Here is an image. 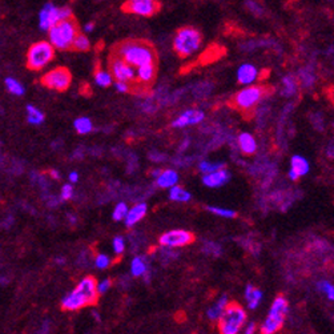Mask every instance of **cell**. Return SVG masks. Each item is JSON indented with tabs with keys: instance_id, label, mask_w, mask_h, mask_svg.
<instances>
[{
	"instance_id": "ac0fdd59",
	"label": "cell",
	"mask_w": 334,
	"mask_h": 334,
	"mask_svg": "<svg viewBox=\"0 0 334 334\" xmlns=\"http://www.w3.org/2000/svg\"><path fill=\"white\" fill-rule=\"evenodd\" d=\"M148 212V206L144 203H140V204L133 205L132 208H128V212H127V216H125V225L128 228H132L135 226L137 223H140L141 220L144 219L145 215Z\"/></svg>"
},
{
	"instance_id": "4fadbf2b",
	"label": "cell",
	"mask_w": 334,
	"mask_h": 334,
	"mask_svg": "<svg viewBox=\"0 0 334 334\" xmlns=\"http://www.w3.org/2000/svg\"><path fill=\"white\" fill-rule=\"evenodd\" d=\"M123 11L137 16H153L160 11L159 0H127L123 4Z\"/></svg>"
},
{
	"instance_id": "7a4b0ae2",
	"label": "cell",
	"mask_w": 334,
	"mask_h": 334,
	"mask_svg": "<svg viewBox=\"0 0 334 334\" xmlns=\"http://www.w3.org/2000/svg\"><path fill=\"white\" fill-rule=\"evenodd\" d=\"M97 281L93 277H85L79 282L75 289L65 296L61 301V308L68 312L83 309L85 306L96 305L99 299L97 293Z\"/></svg>"
},
{
	"instance_id": "9a60e30c",
	"label": "cell",
	"mask_w": 334,
	"mask_h": 334,
	"mask_svg": "<svg viewBox=\"0 0 334 334\" xmlns=\"http://www.w3.org/2000/svg\"><path fill=\"white\" fill-rule=\"evenodd\" d=\"M230 180L229 170L221 168V169L213 170L210 173H205L203 177V183L206 185L208 188H220L225 185Z\"/></svg>"
},
{
	"instance_id": "b9f144b4",
	"label": "cell",
	"mask_w": 334,
	"mask_h": 334,
	"mask_svg": "<svg viewBox=\"0 0 334 334\" xmlns=\"http://www.w3.org/2000/svg\"><path fill=\"white\" fill-rule=\"evenodd\" d=\"M115 87L117 92H120V93H128L130 91V85L128 83H124V81H117L116 80Z\"/></svg>"
},
{
	"instance_id": "2e32d148",
	"label": "cell",
	"mask_w": 334,
	"mask_h": 334,
	"mask_svg": "<svg viewBox=\"0 0 334 334\" xmlns=\"http://www.w3.org/2000/svg\"><path fill=\"white\" fill-rule=\"evenodd\" d=\"M156 79V63H147L137 67L136 70V81L139 84L148 87Z\"/></svg>"
},
{
	"instance_id": "d4e9b609",
	"label": "cell",
	"mask_w": 334,
	"mask_h": 334,
	"mask_svg": "<svg viewBox=\"0 0 334 334\" xmlns=\"http://www.w3.org/2000/svg\"><path fill=\"white\" fill-rule=\"evenodd\" d=\"M298 90V81L295 76L286 75L282 79V95L293 96Z\"/></svg>"
},
{
	"instance_id": "7dc6e473",
	"label": "cell",
	"mask_w": 334,
	"mask_h": 334,
	"mask_svg": "<svg viewBox=\"0 0 334 334\" xmlns=\"http://www.w3.org/2000/svg\"><path fill=\"white\" fill-rule=\"evenodd\" d=\"M50 176L54 180H59L60 179V173H59V172H57V170H55V169H51Z\"/></svg>"
},
{
	"instance_id": "7bdbcfd3",
	"label": "cell",
	"mask_w": 334,
	"mask_h": 334,
	"mask_svg": "<svg viewBox=\"0 0 334 334\" xmlns=\"http://www.w3.org/2000/svg\"><path fill=\"white\" fill-rule=\"evenodd\" d=\"M256 324L255 322H250V324L246 325V329H244V333L245 334H253L256 332Z\"/></svg>"
},
{
	"instance_id": "4316f807",
	"label": "cell",
	"mask_w": 334,
	"mask_h": 334,
	"mask_svg": "<svg viewBox=\"0 0 334 334\" xmlns=\"http://www.w3.org/2000/svg\"><path fill=\"white\" fill-rule=\"evenodd\" d=\"M74 127H75L76 132L79 135H88L93 130V124L88 117H79V119L75 120L74 123Z\"/></svg>"
},
{
	"instance_id": "f35d334b",
	"label": "cell",
	"mask_w": 334,
	"mask_h": 334,
	"mask_svg": "<svg viewBox=\"0 0 334 334\" xmlns=\"http://www.w3.org/2000/svg\"><path fill=\"white\" fill-rule=\"evenodd\" d=\"M112 246H113V250H115L116 255H121L125 249L124 239H123V237H120V236L115 237V239H113V242H112Z\"/></svg>"
},
{
	"instance_id": "1f68e13d",
	"label": "cell",
	"mask_w": 334,
	"mask_h": 334,
	"mask_svg": "<svg viewBox=\"0 0 334 334\" xmlns=\"http://www.w3.org/2000/svg\"><path fill=\"white\" fill-rule=\"evenodd\" d=\"M206 209L209 210L210 213H213L220 217L224 219H235L237 216V212L233 209H228V208H221V206H206Z\"/></svg>"
},
{
	"instance_id": "484cf974",
	"label": "cell",
	"mask_w": 334,
	"mask_h": 334,
	"mask_svg": "<svg viewBox=\"0 0 334 334\" xmlns=\"http://www.w3.org/2000/svg\"><path fill=\"white\" fill-rule=\"evenodd\" d=\"M147 270H148V266H147V262H145V260L143 257L137 256V257L132 260V264H130V273H132V276L141 277V276H144L147 273Z\"/></svg>"
},
{
	"instance_id": "f546056e",
	"label": "cell",
	"mask_w": 334,
	"mask_h": 334,
	"mask_svg": "<svg viewBox=\"0 0 334 334\" xmlns=\"http://www.w3.org/2000/svg\"><path fill=\"white\" fill-rule=\"evenodd\" d=\"M71 48H74L75 51H79V52H87V51H90L91 48L90 39L87 37V35L77 34Z\"/></svg>"
},
{
	"instance_id": "74e56055",
	"label": "cell",
	"mask_w": 334,
	"mask_h": 334,
	"mask_svg": "<svg viewBox=\"0 0 334 334\" xmlns=\"http://www.w3.org/2000/svg\"><path fill=\"white\" fill-rule=\"evenodd\" d=\"M95 265L96 268H99V269H107L111 265V259L107 255H103V253L97 255L95 259Z\"/></svg>"
},
{
	"instance_id": "c3c4849f",
	"label": "cell",
	"mask_w": 334,
	"mask_h": 334,
	"mask_svg": "<svg viewBox=\"0 0 334 334\" xmlns=\"http://www.w3.org/2000/svg\"><path fill=\"white\" fill-rule=\"evenodd\" d=\"M160 172H161V170L157 169V168H156V169L150 170V176H152V177H153V179H156V177H157V176L160 175Z\"/></svg>"
},
{
	"instance_id": "6da1fadb",
	"label": "cell",
	"mask_w": 334,
	"mask_h": 334,
	"mask_svg": "<svg viewBox=\"0 0 334 334\" xmlns=\"http://www.w3.org/2000/svg\"><path fill=\"white\" fill-rule=\"evenodd\" d=\"M113 54L120 56L132 67H140L147 63H156L157 54L155 48L143 40H125L113 48Z\"/></svg>"
},
{
	"instance_id": "7402d4cb",
	"label": "cell",
	"mask_w": 334,
	"mask_h": 334,
	"mask_svg": "<svg viewBox=\"0 0 334 334\" xmlns=\"http://www.w3.org/2000/svg\"><path fill=\"white\" fill-rule=\"evenodd\" d=\"M245 299L248 301V306L250 309H256L262 299V292L256 289L253 285H248L245 288Z\"/></svg>"
},
{
	"instance_id": "f1b7e54d",
	"label": "cell",
	"mask_w": 334,
	"mask_h": 334,
	"mask_svg": "<svg viewBox=\"0 0 334 334\" xmlns=\"http://www.w3.org/2000/svg\"><path fill=\"white\" fill-rule=\"evenodd\" d=\"M27 120H28L30 124L39 125L44 121V115H43V112L40 110H37L36 107H34V105H28V107H27Z\"/></svg>"
},
{
	"instance_id": "d590c367",
	"label": "cell",
	"mask_w": 334,
	"mask_h": 334,
	"mask_svg": "<svg viewBox=\"0 0 334 334\" xmlns=\"http://www.w3.org/2000/svg\"><path fill=\"white\" fill-rule=\"evenodd\" d=\"M317 288H318V290L321 292V293H324L328 298L330 299V301H333L334 299V286L332 284H330L329 281H319L318 284H317Z\"/></svg>"
},
{
	"instance_id": "5bb4252c",
	"label": "cell",
	"mask_w": 334,
	"mask_h": 334,
	"mask_svg": "<svg viewBox=\"0 0 334 334\" xmlns=\"http://www.w3.org/2000/svg\"><path fill=\"white\" fill-rule=\"evenodd\" d=\"M205 115L203 111L199 110H188L183 112L177 119L173 120L172 127L173 128H184L188 125H195L200 124L201 121H204Z\"/></svg>"
},
{
	"instance_id": "e0dca14e",
	"label": "cell",
	"mask_w": 334,
	"mask_h": 334,
	"mask_svg": "<svg viewBox=\"0 0 334 334\" xmlns=\"http://www.w3.org/2000/svg\"><path fill=\"white\" fill-rule=\"evenodd\" d=\"M260 72L253 64H242L237 70V81L242 85L255 84L259 79Z\"/></svg>"
},
{
	"instance_id": "ee69618b",
	"label": "cell",
	"mask_w": 334,
	"mask_h": 334,
	"mask_svg": "<svg viewBox=\"0 0 334 334\" xmlns=\"http://www.w3.org/2000/svg\"><path fill=\"white\" fill-rule=\"evenodd\" d=\"M70 181H71V184H75V183H77V181H79V173H77V172H71Z\"/></svg>"
},
{
	"instance_id": "ab89813d",
	"label": "cell",
	"mask_w": 334,
	"mask_h": 334,
	"mask_svg": "<svg viewBox=\"0 0 334 334\" xmlns=\"http://www.w3.org/2000/svg\"><path fill=\"white\" fill-rule=\"evenodd\" d=\"M111 286H112V281H111L110 278L103 279L101 282H99V284L96 285V288H97V293H99V295H104V293H107V292L110 290Z\"/></svg>"
},
{
	"instance_id": "44dd1931",
	"label": "cell",
	"mask_w": 334,
	"mask_h": 334,
	"mask_svg": "<svg viewBox=\"0 0 334 334\" xmlns=\"http://www.w3.org/2000/svg\"><path fill=\"white\" fill-rule=\"evenodd\" d=\"M309 161L305 159L304 156L295 155L292 157V161H290V170L295 172L298 177H302V176L306 175V173L309 172Z\"/></svg>"
},
{
	"instance_id": "8992f818",
	"label": "cell",
	"mask_w": 334,
	"mask_h": 334,
	"mask_svg": "<svg viewBox=\"0 0 334 334\" xmlns=\"http://www.w3.org/2000/svg\"><path fill=\"white\" fill-rule=\"evenodd\" d=\"M266 93H268L266 87L255 84L245 85V88L236 93L230 104L242 113H249L260 104V101L264 99Z\"/></svg>"
},
{
	"instance_id": "ffe728a7",
	"label": "cell",
	"mask_w": 334,
	"mask_h": 334,
	"mask_svg": "<svg viewBox=\"0 0 334 334\" xmlns=\"http://www.w3.org/2000/svg\"><path fill=\"white\" fill-rule=\"evenodd\" d=\"M179 183V173L175 169H165L160 172V175L156 177V184L160 188L169 189L173 185Z\"/></svg>"
},
{
	"instance_id": "836d02e7",
	"label": "cell",
	"mask_w": 334,
	"mask_h": 334,
	"mask_svg": "<svg viewBox=\"0 0 334 334\" xmlns=\"http://www.w3.org/2000/svg\"><path fill=\"white\" fill-rule=\"evenodd\" d=\"M5 87H7V90L10 91L12 95L21 96L24 93V87L21 85V83H19L16 79H12V77L5 79Z\"/></svg>"
},
{
	"instance_id": "ba28073f",
	"label": "cell",
	"mask_w": 334,
	"mask_h": 334,
	"mask_svg": "<svg viewBox=\"0 0 334 334\" xmlns=\"http://www.w3.org/2000/svg\"><path fill=\"white\" fill-rule=\"evenodd\" d=\"M55 56V48L50 41H39L30 47L27 52V67L32 71H40L48 65Z\"/></svg>"
},
{
	"instance_id": "e575fe53",
	"label": "cell",
	"mask_w": 334,
	"mask_h": 334,
	"mask_svg": "<svg viewBox=\"0 0 334 334\" xmlns=\"http://www.w3.org/2000/svg\"><path fill=\"white\" fill-rule=\"evenodd\" d=\"M225 165L223 164V163H212V161H206V160H204V161H201L199 165V169L201 173H210V172H213V170H217V169H221V168H224Z\"/></svg>"
},
{
	"instance_id": "8fae6325",
	"label": "cell",
	"mask_w": 334,
	"mask_h": 334,
	"mask_svg": "<svg viewBox=\"0 0 334 334\" xmlns=\"http://www.w3.org/2000/svg\"><path fill=\"white\" fill-rule=\"evenodd\" d=\"M110 72L112 77L117 81H124L133 84L136 81V68L128 64L120 56L112 54L110 57Z\"/></svg>"
},
{
	"instance_id": "3957f363",
	"label": "cell",
	"mask_w": 334,
	"mask_h": 334,
	"mask_svg": "<svg viewBox=\"0 0 334 334\" xmlns=\"http://www.w3.org/2000/svg\"><path fill=\"white\" fill-rule=\"evenodd\" d=\"M246 312L237 302H228L223 315L217 319V328L221 334H237L246 324Z\"/></svg>"
},
{
	"instance_id": "60d3db41",
	"label": "cell",
	"mask_w": 334,
	"mask_h": 334,
	"mask_svg": "<svg viewBox=\"0 0 334 334\" xmlns=\"http://www.w3.org/2000/svg\"><path fill=\"white\" fill-rule=\"evenodd\" d=\"M72 197H74V186H72V184H65L61 188V199L71 200Z\"/></svg>"
},
{
	"instance_id": "bcb514c9",
	"label": "cell",
	"mask_w": 334,
	"mask_h": 334,
	"mask_svg": "<svg viewBox=\"0 0 334 334\" xmlns=\"http://www.w3.org/2000/svg\"><path fill=\"white\" fill-rule=\"evenodd\" d=\"M150 160H153V161H163V155H160V153H150Z\"/></svg>"
},
{
	"instance_id": "d6a6232c",
	"label": "cell",
	"mask_w": 334,
	"mask_h": 334,
	"mask_svg": "<svg viewBox=\"0 0 334 334\" xmlns=\"http://www.w3.org/2000/svg\"><path fill=\"white\" fill-rule=\"evenodd\" d=\"M245 8L249 11L252 15L256 16V18H261L265 14L264 7L260 4L259 1H256V0H245Z\"/></svg>"
},
{
	"instance_id": "277c9868",
	"label": "cell",
	"mask_w": 334,
	"mask_h": 334,
	"mask_svg": "<svg viewBox=\"0 0 334 334\" xmlns=\"http://www.w3.org/2000/svg\"><path fill=\"white\" fill-rule=\"evenodd\" d=\"M79 34V25L74 18L61 20L48 30L50 43L55 50H70L76 35Z\"/></svg>"
},
{
	"instance_id": "cb8c5ba5",
	"label": "cell",
	"mask_w": 334,
	"mask_h": 334,
	"mask_svg": "<svg viewBox=\"0 0 334 334\" xmlns=\"http://www.w3.org/2000/svg\"><path fill=\"white\" fill-rule=\"evenodd\" d=\"M190 193L180 186V185H173L172 188H169V199L172 201H177V203H188L190 200Z\"/></svg>"
},
{
	"instance_id": "603a6c76",
	"label": "cell",
	"mask_w": 334,
	"mask_h": 334,
	"mask_svg": "<svg viewBox=\"0 0 334 334\" xmlns=\"http://www.w3.org/2000/svg\"><path fill=\"white\" fill-rule=\"evenodd\" d=\"M228 302H229V298H228L226 296L220 297V298L217 299V302L213 304V306H210V309L208 310V318H209L210 321H213V322H217V319L221 317V315H223V312H224L225 306L228 305Z\"/></svg>"
},
{
	"instance_id": "f6af8a7d",
	"label": "cell",
	"mask_w": 334,
	"mask_h": 334,
	"mask_svg": "<svg viewBox=\"0 0 334 334\" xmlns=\"http://www.w3.org/2000/svg\"><path fill=\"white\" fill-rule=\"evenodd\" d=\"M93 28H95V23H92V21H91V23H87V24L84 25V28H83V30H84L85 32H92Z\"/></svg>"
},
{
	"instance_id": "30bf717a",
	"label": "cell",
	"mask_w": 334,
	"mask_h": 334,
	"mask_svg": "<svg viewBox=\"0 0 334 334\" xmlns=\"http://www.w3.org/2000/svg\"><path fill=\"white\" fill-rule=\"evenodd\" d=\"M41 83L47 88H50V90L63 92V91H67L70 88L71 83H72V75H71L68 68H65V67H56L54 70L48 71L43 76Z\"/></svg>"
},
{
	"instance_id": "83f0119b",
	"label": "cell",
	"mask_w": 334,
	"mask_h": 334,
	"mask_svg": "<svg viewBox=\"0 0 334 334\" xmlns=\"http://www.w3.org/2000/svg\"><path fill=\"white\" fill-rule=\"evenodd\" d=\"M95 81L96 84L101 87V88H107L113 83V77L111 75L110 71L105 70H96L95 72Z\"/></svg>"
},
{
	"instance_id": "52a82bcc",
	"label": "cell",
	"mask_w": 334,
	"mask_h": 334,
	"mask_svg": "<svg viewBox=\"0 0 334 334\" xmlns=\"http://www.w3.org/2000/svg\"><path fill=\"white\" fill-rule=\"evenodd\" d=\"M289 312V304L284 296H278L277 298L273 301V304L270 306L268 317L265 319L260 332L262 334H275L282 329L285 324V319Z\"/></svg>"
},
{
	"instance_id": "9c48e42d",
	"label": "cell",
	"mask_w": 334,
	"mask_h": 334,
	"mask_svg": "<svg viewBox=\"0 0 334 334\" xmlns=\"http://www.w3.org/2000/svg\"><path fill=\"white\" fill-rule=\"evenodd\" d=\"M71 18H72V11L70 7H56L52 3H48L40 11L39 25L41 30L48 31L56 23Z\"/></svg>"
},
{
	"instance_id": "681fc988",
	"label": "cell",
	"mask_w": 334,
	"mask_h": 334,
	"mask_svg": "<svg viewBox=\"0 0 334 334\" xmlns=\"http://www.w3.org/2000/svg\"><path fill=\"white\" fill-rule=\"evenodd\" d=\"M93 315H95L96 321H100V317H99V315H97V313H96V312H95V313H93Z\"/></svg>"
},
{
	"instance_id": "4dcf8cb0",
	"label": "cell",
	"mask_w": 334,
	"mask_h": 334,
	"mask_svg": "<svg viewBox=\"0 0 334 334\" xmlns=\"http://www.w3.org/2000/svg\"><path fill=\"white\" fill-rule=\"evenodd\" d=\"M298 76H299V80H301V84L304 85V87H312V85L315 84V71L312 70V68H309V67L302 68V70L299 71Z\"/></svg>"
},
{
	"instance_id": "5b68a950",
	"label": "cell",
	"mask_w": 334,
	"mask_h": 334,
	"mask_svg": "<svg viewBox=\"0 0 334 334\" xmlns=\"http://www.w3.org/2000/svg\"><path fill=\"white\" fill-rule=\"evenodd\" d=\"M203 44V35L195 27H183L176 32L173 37V48L180 57H189L195 55Z\"/></svg>"
},
{
	"instance_id": "d6986e66",
	"label": "cell",
	"mask_w": 334,
	"mask_h": 334,
	"mask_svg": "<svg viewBox=\"0 0 334 334\" xmlns=\"http://www.w3.org/2000/svg\"><path fill=\"white\" fill-rule=\"evenodd\" d=\"M237 143H239L240 150L246 156L255 155L257 150V141H256L255 136H252L248 132L241 133L237 139Z\"/></svg>"
},
{
	"instance_id": "7c38bea8",
	"label": "cell",
	"mask_w": 334,
	"mask_h": 334,
	"mask_svg": "<svg viewBox=\"0 0 334 334\" xmlns=\"http://www.w3.org/2000/svg\"><path fill=\"white\" fill-rule=\"evenodd\" d=\"M195 241V235L189 230L175 229L167 232L163 236H160L159 242L161 246L167 249H175V248H183L186 245H190Z\"/></svg>"
},
{
	"instance_id": "8d00e7d4",
	"label": "cell",
	"mask_w": 334,
	"mask_h": 334,
	"mask_svg": "<svg viewBox=\"0 0 334 334\" xmlns=\"http://www.w3.org/2000/svg\"><path fill=\"white\" fill-rule=\"evenodd\" d=\"M127 212H128V205L125 203H119L115 206V209H113L112 219L115 221H123L125 219V216H127Z\"/></svg>"
}]
</instances>
